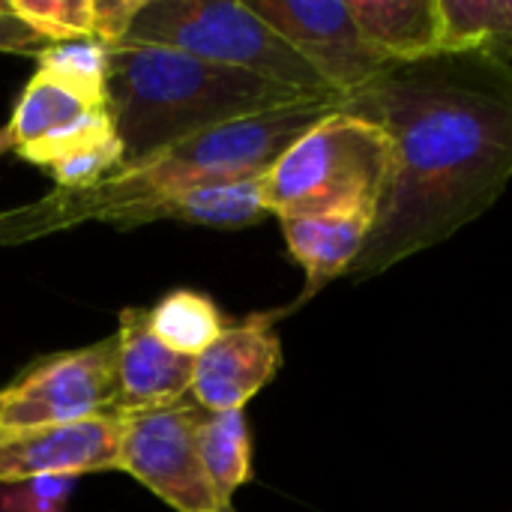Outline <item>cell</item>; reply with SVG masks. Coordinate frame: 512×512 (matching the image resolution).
Instances as JSON below:
<instances>
[{
	"label": "cell",
	"mask_w": 512,
	"mask_h": 512,
	"mask_svg": "<svg viewBox=\"0 0 512 512\" xmlns=\"http://www.w3.org/2000/svg\"><path fill=\"white\" fill-rule=\"evenodd\" d=\"M384 129L390 171L348 279L363 282L447 243L512 180V63L438 54L390 63L339 105Z\"/></svg>",
	"instance_id": "obj_1"
},
{
	"label": "cell",
	"mask_w": 512,
	"mask_h": 512,
	"mask_svg": "<svg viewBox=\"0 0 512 512\" xmlns=\"http://www.w3.org/2000/svg\"><path fill=\"white\" fill-rule=\"evenodd\" d=\"M339 105V99L279 105L207 129L141 162L120 165L87 189H54L24 207L0 213V246L30 243L84 222H105L117 231L159 222L165 201L183 189L267 174L306 129Z\"/></svg>",
	"instance_id": "obj_2"
},
{
	"label": "cell",
	"mask_w": 512,
	"mask_h": 512,
	"mask_svg": "<svg viewBox=\"0 0 512 512\" xmlns=\"http://www.w3.org/2000/svg\"><path fill=\"white\" fill-rule=\"evenodd\" d=\"M300 99L309 96L174 48L120 45L111 51L108 111L123 141V165Z\"/></svg>",
	"instance_id": "obj_3"
},
{
	"label": "cell",
	"mask_w": 512,
	"mask_h": 512,
	"mask_svg": "<svg viewBox=\"0 0 512 512\" xmlns=\"http://www.w3.org/2000/svg\"><path fill=\"white\" fill-rule=\"evenodd\" d=\"M123 45L174 48L309 99H339L246 0H147Z\"/></svg>",
	"instance_id": "obj_4"
},
{
	"label": "cell",
	"mask_w": 512,
	"mask_h": 512,
	"mask_svg": "<svg viewBox=\"0 0 512 512\" xmlns=\"http://www.w3.org/2000/svg\"><path fill=\"white\" fill-rule=\"evenodd\" d=\"M387 171L390 141L384 129L336 108L261 174V195L279 222L351 204H381Z\"/></svg>",
	"instance_id": "obj_5"
},
{
	"label": "cell",
	"mask_w": 512,
	"mask_h": 512,
	"mask_svg": "<svg viewBox=\"0 0 512 512\" xmlns=\"http://www.w3.org/2000/svg\"><path fill=\"white\" fill-rule=\"evenodd\" d=\"M207 411L189 396L174 405L120 414L117 468L150 489L177 512H219L222 504L210 486L198 435Z\"/></svg>",
	"instance_id": "obj_6"
},
{
	"label": "cell",
	"mask_w": 512,
	"mask_h": 512,
	"mask_svg": "<svg viewBox=\"0 0 512 512\" xmlns=\"http://www.w3.org/2000/svg\"><path fill=\"white\" fill-rule=\"evenodd\" d=\"M117 339L60 351L27 366L0 390V432L117 414Z\"/></svg>",
	"instance_id": "obj_7"
},
{
	"label": "cell",
	"mask_w": 512,
	"mask_h": 512,
	"mask_svg": "<svg viewBox=\"0 0 512 512\" xmlns=\"http://www.w3.org/2000/svg\"><path fill=\"white\" fill-rule=\"evenodd\" d=\"M339 96L348 99L387 63L363 42L348 0H246Z\"/></svg>",
	"instance_id": "obj_8"
},
{
	"label": "cell",
	"mask_w": 512,
	"mask_h": 512,
	"mask_svg": "<svg viewBox=\"0 0 512 512\" xmlns=\"http://www.w3.org/2000/svg\"><path fill=\"white\" fill-rule=\"evenodd\" d=\"M3 129L12 150L42 171L120 138L108 105L78 96L39 69L24 84Z\"/></svg>",
	"instance_id": "obj_9"
},
{
	"label": "cell",
	"mask_w": 512,
	"mask_h": 512,
	"mask_svg": "<svg viewBox=\"0 0 512 512\" xmlns=\"http://www.w3.org/2000/svg\"><path fill=\"white\" fill-rule=\"evenodd\" d=\"M120 414L0 432V486L36 477H84L117 468Z\"/></svg>",
	"instance_id": "obj_10"
},
{
	"label": "cell",
	"mask_w": 512,
	"mask_h": 512,
	"mask_svg": "<svg viewBox=\"0 0 512 512\" xmlns=\"http://www.w3.org/2000/svg\"><path fill=\"white\" fill-rule=\"evenodd\" d=\"M282 369L276 315L258 312L225 333L195 360L192 399L210 411H243Z\"/></svg>",
	"instance_id": "obj_11"
},
{
	"label": "cell",
	"mask_w": 512,
	"mask_h": 512,
	"mask_svg": "<svg viewBox=\"0 0 512 512\" xmlns=\"http://www.w3.org/2000/svg\"><path fill=\"white\" fill-rule=\"evenodd\" d=\"M117 414L150 411L192 396L195 360L165 348L147 321V309H123L117 318Z\"/></svg>",
	"instance_id": "obj_12"
},
{
	"label": "cell",
	"mask_w": 512,
	"mask_h": 512,
	"mask_svg": "<svg viewBox=\"0 0 512 512\" xmlns=\"http://www.w3.org/2000/svg\"><path fill=\"white\" fill-rule=\"evenodd\" d=\"M375 219L378 204H351L330 213L282 219L285 246L306 273V291L291 309L318 297L333 279L351 273V267L366 249Z\"/></svg>",
	"instance_id": "obj_13"
},
{
	"label": "cell",
	"mask_w": 512,
	"mask_h": 512,
	"mask_svg": "<svg viewBox=\"0 0 512 512\" xmlns=\"http://www.w3.org/2000/svg\"><path fill=\"white\" fill-rule=\"evenodd\" d=\"M363 42L390 63H420L444 54L438 0H348Z\"/></svg>",
	"instance_id": "obj_14"
},
{
	"label": "cell",
	"mask_w": 512,
	"mask_h": 512,
	"mask_svg": "<svg viewBox=\"0 0 512 512\" xmlns=\"http://www.w3.org/2000/svg\"><path fill=\"white\" fill-rule=\"evenodd\" d=\"M267 216L270 210L261 195V177L183 189L171 195L162 207V219L204 225V228H225V231L252 228Z\"/></svg>",
	"instance_id": "obj_15"
},
{
	"label": "cell",
	"mask_w": 512,
	"mask_h": 512,
	"mask_svg": "<svg viewBox=\"0 0 512 512\" xmlns=\"http://www.w3.org/2000/svg\"><path fill=\"white\" fill-rule=\"evenodd\" d=\"M147 321L165 348L189 360H198L228 327L219 306L207 294L189 288L165 294L153 309H147Z\"/></svg>",
	"instance_id": "obj_16"
},
{
	"label": "cell",
	"mask_w": 512,
	"mask_h": 512,
	"mask_svg": "<svg viewBox=\"0 0 512 512\" xmlns=\"http://www.w3.org/2000/svg\"><path fill=\"white\" fill-rule=\"evenodd\" d=\"M444 18V54H486L512 63L510 0H438Z\"/></svg>",
	"instance_id": "obj_17"
},
{
	"label": "cell",
	"mask_w": 512,
	"mask_h": 512,
	"mask_svg": "<svg viewBox=\"0 0 512 512\" xmlns=\"http://www.w3.org/2000/svg\"><path fill=\"white\" fill-rule=\"evenodd\" d=\"M198 450L204 474L216 489L219 501L231 504L234 492L252 480V435L246 411H207L198 435Z\"/></svg>",
	"instance_id": "obj_18"
},
{
	"label": "cell",
	"mask_w": 512,
	"mask_h": 512,
	"mask_svg": "<svg viewBox=\"0 0 512 512\" xmlns=\"http://www.w3.org/2000/svg\"><path fill=\"white\" fill-rule=\"evenodd\" d=\"M111 51L99 39H72V42H51L36 54V69L54 78L57 84L75 90L78 96L108 105V72H111Z\"/></svg>",
	"instance_id": "obj_19"
},
{
	"label": "cell",
	"mask_w": 512,
	"mask_h": 512,
	"mask_svg": "<svg viewBox=\"0 0 512 512\" xmlns=\"http://www.w3.org/2000/svg\"><path fill=\"white\" fill-rule=\"evenodd\" d=\"M9 9L45 42L96 39L99 0H9Z\"/></svg>",
	"instance_id": "obj_20"
},
{
	"label": "cell",
	"mask_w": 512,
	"mask_h": 512,
	"mask_svg": "<svg viewBox=\"0 0 512 512\" xmlns=\"http://www.w3.org/2000/svg\"><path fill=\"white\" fill-rule=\"evenodd\" d=\"M78 477H36L0 489V512H66Z\"/></svg>",
	"instance_id": "obj_21"
},
{
	"label": "cell",
	"mask_w": 512,
	"mask_h": 512,
	"mask_svg": "<svg viewBox=\"0 0 512 512\" xmlns=\"http://www.w3.org/2000/svg\"><path fill=\"white\" fill-rule=\"evenodd\" d=\"M48 45L51 42H45L33 27H27L9 9V3H0V54H33L36 57Z\"/></svg>",
	"instance_id": "obj_22"
},
{
	"label": "cell",
	"mask_w": 512,
	"mask_h": 512,
	"mask_svg": "<svg viewBox=\"0 0 512 512\" xmlns=\"http://www.w3.org/2000/svg\"><path fill=\"white\" fill-rule=\"evenodd\" d=\"M6 150H12V144H9V135H6V129H0V156H3Z\"/></svg>",
	"instance_id": "obj_23"
},
{
	"label": "cell",
	"mask_w": 512,
	"mask_h": 512,
	"mask_svg": "<svg viewBox=\"0 0 512 512\" xmlns=\"http://www.w3.org/2000/svg\"><path fill=\"white\" fill-rule=\"evenodd\" d=\"M219 512H237V510H234V507H222V510H219Z\"/></svg>",
	"instance_id": "obj_24"
},
{
	"label": "cell",
	"mask_w": 512,
	"mask_h": 512,
	"mask_svg": "<svg viewBox=\"0 0 512 512\" xmlns=\"http://www.w3.org/2000/svg\"><path fill=\"white\" fill-rule=\"evenodd\" d=\"M510 3H512V0H510Z\"/></svg>",
	"instance_id": "obj_25"
}]
</instances>
